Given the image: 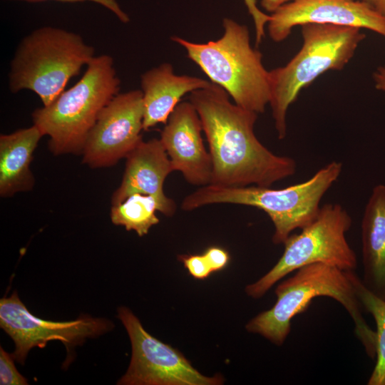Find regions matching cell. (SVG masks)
Masks as SVG:
<instances>
[{"mask_svg": "<svg viewBox=\"0 0 385 385\" xmlns=\"http://www.w3.org/2000/svg\"><path fill=\"white\" fill-rule=\"evenodd\" d=\"M292 0H261V6L269 12H274L282 5Z\"/></svg>", "mask_w": 385, "mask_h": 385, "instance_id": "obj_26", "label": "cell"}, {"mask_svg": "<svg viewBox=\"0 0 385 385\" xmlns=\"http://www.w3.org/2000/svg\"><path fill=\"white\" fill-rule=\"evenodd\" d=\"M0 327L13 339L14 359L24 364L29 351L44 348L52 340L63 342L67 351L83 344L86 339L111 331L113 323L105 319L83 316L68 322L45 320L34 316L14 291L0 300Z\"/></svg>", "mask_w": 385, "mask_h": 385, "instance_id": "obj_10", "label": "cell"}, {"mask_svg": "<svg viewBox=\"0 0 385 385\" xmlns=\"http://www.w3.org/2000/svg\"><path fill=\"white\" fill-rule=\"evenodd\" d=\"M364 285L385 300V185H376L361 220Z\"/></svg>", "mask_w": 385, "mask_h": 385, "instance_id": "obj_16", "label": "cell"}, {"mask_svg": "<svg viewBox=\"0 0 385 385\" xmlns=\"http://www.w3.org/2000/svg\"><path fill=\"white\" fill-rule=\"evenodd\" d=\"M342 171V163L332 161L304 182L279 189L271 186L226 187L209 184L187 195L181 208L192 211L219 203L257 207L264 211L274 225L273 243L283 244L294 230L302 229L317 217L323 196Z\"/></svg>", "mask_w": 385, "mask_h": 385, "instance_id": "obj_3", "label": "cell"}, {"mask_svg": "<svg viewBox=\"0 0 385 385\" xmlns=\"http://www.w3.org/2000/svg\"><path fill=\"white\" fill-rule=\"evenodd\" d=\"M211 84V81L201 78L176 75L172 65L168 63L145 71L140 78L144 104L143 130L158 123L165 124L183 96Z\"/></svg>", "mask_w": 385, "mask_h": 385, "instance_id": "obj_15", "label": "cell"}, {"mask_svg": "<svg viewBox=\"0 0 385 385\" xmlns=\"http://www.w3.org/2000/svg\"><path fill=\"white\" fill-rule=\"evenodd\" d=\"M132 346V356L119 385H218L220 375L206 376L195 369L178 349L145 331L140 320L127 307L118 309Z\"/></svg>", "mask_w": 385, "mask_h": 385, "instance_id": "obj_9", "label": "cell"}, {"mask_svg": "<svg viewBox=\"0 0 385 385\" xmlns=\"http://www.w3.org/2000/svg\"><path fill=\"white\" fill-rule=\"evenodd\" d=\"M352 220L338 203L322 206L317 217L299 234L290 235L283 243L284 250L275 265L257 282L248 284V296L262 297L279 280L297 270L314 263H323L344 271H354L356 255L346 233Z\"/></svg>", "mask_w": 385, "mask_h": 385, "instance_id": "obj_8", "label": "cell"}, {"mask_svg": "<svg viewBox=\"0 0 385 385\" xmlns=\"http://www.w3.org/2000/svg\"><path fill=\"white\" fill-rule=\"evenodd\" d=\"M12 354L0 348V384L1 385H26L27 379L16 368Z\"/></svg>", "mask_w": 385, "mask_h": 385, "instance_id": "obj_20", "label": "cell"}, {"mask_svg": "<svg viewBox=\"0 0 385 385\" xmlns=\"http://www.w3.org/2000/svg\"><path fill=\"white\" fill-rule=\"evenodd\" d=\"M218 85L190 93L189 101L201 120L212 163L211 184L226 187H270L292 176L296 161L268 150L256 137L258 113L229 98Z\"/></svg>", "mask_w": 385, "mask_h": 385, "instance_id": "obj_1", "label": "cell"}, {"mask_svg": "<svg viewBox=\"0 0 385 385\" xmlns=\"http://www.w3.org/2000/svg\"><path fill=\"white\" fill-rule=\"evenodd\" d=\"M143 92L118 93L103 108L83 148V162L92 168L115 165L143 140Z\"/></svg>", "mask_w": 385, "mask_h": 385, "instance_id": "obj_11", "label": "cell"}, {"mask_svg": "<svg viewBox=\"0 0 385 385\" xmlns=\"http://www.w3.org/2000/svg\"><path fill=\"white\" fill-rule=\"evenodd\" d=\"M200 116L190 101L179 103L160 133V141L174 171L182 173L192 185L211 184L212 163L202 138Z\"/></svg>", "mask_w": 385, "mask_h": 385, "instance_id": "obj_13", "label": "cell"}, {"mask_svg": "<svg viewBox=\"0 0 385 385\" xmlns=\"http://www.w3.org/2000/svg\"><path fill=\"white\" fill-rule=\"evenodd\" d=\"M125 170L119 188L112 197V205L134 193L150 195L158 202V211L167 217L176 211L173 200L164 193L166 178L174 171L160 139L142 140L127 156Z\"/></svg>", "mask_w": 385, "mask_h": 385, "instance_id": "obj_14", "label": "cell"}, {"mask_svg": "<svg viewBox=\"0 0 385 385\" xmlns=\"http://www.w3.org/2000/svg\"><path fill=\"white\" fill-rule=\"evenodd\" d=\"M28 2H39L48 0H21ZM62 2H80V1H92L102 5L106 9L111 11L123 23H128L130 21L129 16L120 7L116 0H53Z\"/></svg>", "mask_w": 385, "mask_h": 385, "instance_id": "obj_24", "label": "cell"}, {"mask_svg": "<svg viewBox=\"0 0 385 385\" xmlns=\"http://www.w3.org/2000/svg\"><path fill=\"white\" fill-rule=\"evenodd\" d=\"M224 33L216 41L194 43L178 36L171 39L182 46L188 57L214 83L230 96L234 103L257 113L270 101V73L262 54L250 43L245 25L225 18Z\"/></svg>", "mask_w": 385, "mask_h": 385, "instance_id": "obj_4", "label": "cell"}, {"mask_svg": "<svg viewBox=\"0 0 385 385\" xmlns=\"http://www.w3.org/2000/svg\"><path fill=\"white\" fill-rule=\"evenodd\" d=\"M155 211H158V205L154 197L134 193L121 202L113 205L111 219L113 224L122 225L126 230H134L141 237L159 222Z\"/></svg>", "mask_w": 385, "mask_h": 385, "instance_id": "obj_18", "label": "cell"}, {"mask_svg": "<svg viewBox=\"0 0 385 385\" xmlns=\"http://www.w3.org/2000/svg\"><path fill=\"white\" fill-rule=\"evenodd\" d=\"M203 255L213 272L223 270L227 266L230 261L228 252L217 246H211L207 248Z\"/></svg>", "mask_w": 385, "mask_h": 385, "instance_id": "obj_23", "label": "cell"}, {"mask_svg": "<svg viewBox=\"0 0 385 385\" xmlns=\"http://www.w3.org/2000/svg\"><path fill=\"white\" fill-rule=\"evenodd\" d=\"M244 2L254 21L256 43L258 45L261 43L265 36V26L267 24L270 19V15L265 14L257 8L256 0H244Z\"/></svg>", "mask_w": 385, "mask_h": 385, "instance_id": "obj_22", "label": "cell"}, {"mask_svg": "<svg viewBox=\"0 0 385 385\" xmlns=\"http://www.w3.org/2000/svg\"><path fill=\"white\" fill-rule=\"evenodd\" d=\"M361 29L329 24L301 26L299 52L284 66L270 71L272 114L278 138L287 135V113L300 91L329 70H342L366 35Z\"/></svg>", "mask_w": 385, "mask_h": 385, "instance_id": "obj_6", "label": "cell"}, {"mask_svg": "<svg viewBox=\"0 0 385 385\" xmlns=\"http://www.w3.org/2000/svg\"><path fill=\"white\" fill-rule=\"evenodd\" d=\"M361 1L368 2V3H369V4H371L372 5L374 0H361Z\"/></svg>", "mask_w": 385, "mask_h": 385, "instance_id": "obj_28", "label": "cell"}, {"mask_svg": "<svg viewBox=\"0 0 385 385\" xmlns=\"http://www.w3.org/2000/svg\"><path fill=\"white\" fill-rule=\"evenodd\" d=\"M94 53V48L78 34L52 26L41 27L19 43L11 62L9 89L14 93L32 91L43 106H48Z\"/></svg>", "mask_w": 385, "mask_h": 385, "instance_id": "obj_7", "label": "cell"}, {"mask_svg": "<svg viewBox=\"0 0 385 385\" xmlns=\"http://www.w3.org/2000/svg\"><path fill=\"white\" fill-rule=\"evenodd\" d=\"M86 66L73 87L32 113L34 124L49 136L48 147L55 155L82 153L100 113L120 90L111 56H94Z\"/></svg>", "mask_w": 385, "mask_h": 385, "instance_id": "obj_5", "label": "cell"}, {"mask_svg": "<svg viewBox=\"0 0 385 385\" xmlns=\"http://www.w3.org/2000/svg\"><path fill=\"white\" fill-rule=\"evenodd\" d=\"M349 275L362 307L376 323V361L367 384L385 385V300L371 293L354 271H349Z\"/></svg>", "mask_w": 385, "mask_h": 385, "instance_id": "obj_19", "label": "cell"}, {"mask_svg": "<svg viewBox=\"0 0 385 385\" xmlns=\"http://www.w3.org/2000/svg\"><path fill=\"white\" fill-rule=\"evenodd\" d=\"M275 294L274 306L252 319L245 327L247 332L281 346L290 333L292 319L305 311L314 298L327 297L344 307L354 323L356 335L366 354L372 359L376 357V332L362 315L363 307L349 271L323 263L306 265L279 283Z\"/></svg>", "mask_w": 385, "mask_h": 385, "instance_id": "obj_2", "label": "cell"}, {"mask_svg": "<svg viewBox=\"0 0 385 385\" xmlns=\"http://www.w3.org/2000/svg\"><path fill=\"white\" fill-rule=\"evenodd\" d=\"M306 24L366 29L385 37V16L361 0H292L272 13L268 34L272 41L281 42L294 27Z\"/></svg>", "mask_w": 385, "mask_h": 385, "instance_id": "obj_12", "label": "cell"}, {"mask_svg": "<svg viewBox=\"0 0 385 385\" xmlns=\"http://www.w3.org/2000/svg\"><path fill=\"white\" fill-rule=\"evenodd\" d=\"M188 272L195 279H205L213 271L204 255H183L178 257Z\"/></svg>", "mask_w": 385, "mask_h": 385, "instance_id": "obj_21", "label": "cell"}, {"mask_svg": "<svg viewBox=\"0 0 385 385\" xmlns=\"http://www.w3.org/2000/svg\"><path fill=\"white\" fill-rule=\"evenodd\" d=\"M375 87L385 91V63L379 66L373 74Z\"/></svg>", "mask_w": 385, "mask_h": 385, "instance_id": "obj_25", "label": "cell"}, {"mask_svg": "<svg viewBox=\"0 0 385 385\" xmlns=\"http://www.w3.org/2000/svg\"><path fill=\"white\" fill-rule=\"evenodd\" d=\"M372 6L378 12L385 16V0H374Z\"/></svg>", "mask_w": 385, "mask_h": 385, "instance_id": "obj_27", "label": "cell"}, {"mask_svg": "<svg viewBox=\"0 0 385 385\" xmlns=\"http://www.w3.org/2000/svg\"><path fill=\"white\" fill-rule=\"evenodd\" d=\"M43 136L36 125L0 136V194L9 197L31 190L34 180L29 165Z\"/></svg>", "mask_w": 385, "mask_h": 385, "instance_id": "obj_17", "label": "cell"}]
</instances>
